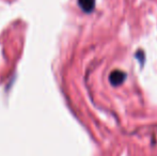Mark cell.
I'll return each mask as SVG.
<instances>
[{
    "mask_svg": "<svg viewBox=\"0 0 157 156\" xmlns=\"http://www.w3.org/2000/svg\"><path fill=\"white\" fill-rule=\"evenodd\" d=\"M109 80L111 85L113 86H120L124 82L125 80V73L122 71H113L110 74Z\"/></svg>",
    "mask_w": 157,
    "mask_h": 156,
    "instance_id": "obj_1",
    "label": "cell"
},
{
    "mask_svg": "<svg viewBox=\"0 0 157 156\" xmlns=\"http://www.w3.org/2000/svg\"><path fill=\"white\" fill-rule=\"evenodd\" d=\"M79 4H80L81 9L86 12H90L93 10L95 6V0H79Z\"/></svg>",
    "mask_w": 157,
    "mask_h": 156,
    "instance_id": "obj_2",
    "label": "cell"
}]
</instances>
